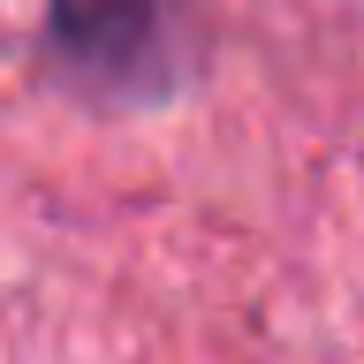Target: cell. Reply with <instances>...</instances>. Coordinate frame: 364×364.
Here are the masks:
<instances>
[{
    "label": "cell",
    "mask_w": 364,
    "mask_h": 364,
    "mask_svg": "<svg viewBox=\"0 0 364 364\" xmlns=\"http://www.w3.org/2000/svg\"><path fill=\"white\" fill-rule=\"evenodd\" d=\"M53 46L91 84L129 91L167 61V0H53Z\"/></svg>",
    "instance_id": "1"
}]
</instances>
